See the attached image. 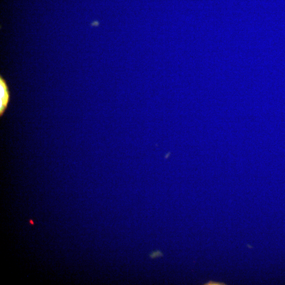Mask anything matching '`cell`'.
<instances>
[{"mask_svg": "<svg viewBox=\"0 0 285 285\" xmlns=\"http://www.w3.org/2000/svg\"><path fill=\"white\" fill-rule=\"evenodd\" d=\"M11 99V93L7 82L0 76V117L7 110Z\"/></svg>", "mask_w": 285, "mask_h": 285, "instance_id": "1", "label": "cell"}, {"mask_svg": "<svg viewBox=\"0 0 285 285\" xmlns=\"http://www.w3.org/2000/svg\"><path fill=\"white\" fill-rule=\"evenodd\" d=\"M163 256V254L160 251H157L150 254V257L151 258H155L157 257Z\"/></svg>", "mask_w": 285, "mask_h": 285, "instance_id": "2", "label": "cell"}]
</instances>
